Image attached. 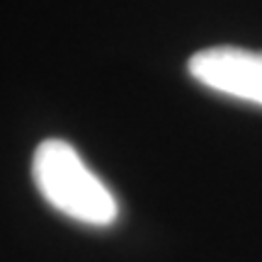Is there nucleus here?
Here are the masks:
<instances>
[{
	"mask_svg": "<svg viewBox=\"0 0 262 262\" xmlns=\"http://www.w3.org/2000/svg\"><path fill=\"white\" fill-rule=\"evenodd\" d=\"M189 75L204 88L262 107V54L238 47H211L189 58Z\"/></svg>",
	"mask_w": 262,
	"mask_h": 262,
	"instance_id": "nucleus-2",
	"label": "nucleus"
},
{
	"mask_svg": "<svg viewBox=\"0 0 262 262\" xmlns=\"http://www.w3.org/2000/svg\"><path fill=\"white\" fill-rule=\"evenodd\" d=\"M32 175L41 196L68 219L85 226H110L117 221L119 204L112 189L85 165L71 143L41 141L34 150Z\"/></svg>",
	"mask_w": 262,
	"mask_h": 262,
	"instance_id": "nucleus-1",
	"label": "nucleus"
}]
</instances>
